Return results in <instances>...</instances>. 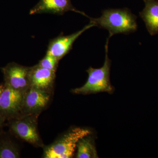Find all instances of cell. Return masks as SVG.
<instances>
[{"label": "cell", "mask_w": 158, "mask_h": 158, "mask_svg": "<svg viewBox=\"0 0 158 158\" xmlns=\"http://www.w3.org/2000/svg\"><path fill=\"white\" fill-rule=\"evenodd\" d=\"M90 19L95 26L108 30L110 38L115 34H128L138 29L137 17L127 8L105 9L100 17Z\"/></svg>", "instance_id": "obj_1"}, {"label": "cell", "mask_w": 158, "mask_h": 158, "mask_svg": "<svg viewBox=\"0 0 158 158\" xmlns=\"http://www.w3.org/2000/svg\"><path fill=\"white\" fill-rule=\"evenodd\" d=\"M108 37L106 45V57L103 65L101 68L94 69L90 67L87 70L88 74V80L81 88L73 89L72 91L77 94H89L106 92L112 93L113 88L110 81V69L111 61L108 57Z\"/></svg>", "instance_id": "obj_2"}, {"label": "cell", "mask_w": 158, "mask_h": 158, "mask_svg": "<svg viewBox=\"0 0 158 158\" xmlns=\"http://www.w3.org/2000/svg\"><path fill=\"white\" fill-rule=\"evenodd\" d=\"M90 134L89 130L81 128H75L71 130L60 139L46 148L44 153V157H72L79 140Z\"/></svg>", "instance_id": "obj_3"}, {"label": "cell", "mask_w": 158, "mask_h": 158, "mask_svg": "<svg viewBox=\"0 0 158 158\" xmlns=\"http://www.w3.org/2000/svg\"><path fill=\"white\" fill-rule=\"evenodd\" d=\"M30 68L11 63L2 69L5 85L24 93L30 87Z\"/></svg>", "instance_id": "obj_4"}, {"label": "cell", "mask_w": 158, "mask_h": 158, "mask_svg": "<svg viewBox=\"0 0 158 158\" xmlns=\"http://www.w3.org/2000/svg\"><path fill=\"white\" fill-rule=\"evenodd\" d=\"M94 24L90 22L83 29L67 36H59L50 41L47 53L55 57L59 61L69 52L72 48L75 40L83 33L88 29L94 27Z\"/></svg>", "instance_id": "obj_5"}, {"label": "cell", "mask_w": 158, "mask_h": 158, "mask_svg": "<svg viewBox=\"0 0 158 158\" xmlns=\"http://www.w3.org/2000/svg\"><path fill=\"white\" fill-rule=\"evenodd\" d=\"M72 11L88 17L84 12L79 11L73 6L71 0H40L30 11L31 15L41 13L63 15Z\"/></svg>", "instance_id": "obj_6"}, {"label": "cell", "mask_w": 158, "mask_h": 158, "mask_svg": "<svg viewBox=\"0 0 158 158\" xmlns=\"http://www.w3.org/2000/svg\"><path fill=\"white\" fill-rule=\"evenodd\" d=\"M5 86L0 98V110L6 114H14L23 107L24 93Z\"/></svg>", "instance_id": "obj_7"}, {"label": "cell", "mask_w": 158, "mask_h": 158, "mask_svg": "<svg viewBox=\"0 0 158 158\" xmlns=\"http://www.w3.org/2000/svg\"><path fill=\"white\" fill-rule=\"evenodd\" d=\"M29 77L30 87L47 91L52 86L56 74L55 72L37 65L30 68Z\"/></svg>", "instance_id": "obj_8"}, {"label": "cell", "mask_w": 158, "mask_h": 158, "mask_svg": "<svg viewBox=\"0 0 158 158\" xmlns=\"http://www.w3.org/2000/svg\"><path fill=\"white\" fill-rule=\"evenodd\" d=\"M24 95L23 106L30 112L45 107L49 101L50 95L45 90L30 87Z\"/></svg>", "instance_id": "obj_9"}, {"label": "cell", "mask_w": 158, "mask_h": 158, "mask_svg": "<svg viewBox=\"0 0 158 158\" xmlns=\"http://www.w3.org/2000/svg\"><path fill=\"white\" fill-rule=\"evenodd\" d=\"M144 7L139 13L151 36L158 34V1L144 0Z\"/></svg>", "instance_id": "obj_10"}, {"label": "cell", "mask_w": 158, "mask_h": 158, "mask_svg": "<svg viewBox=\"0 0 158 158\" xmlns=\"http://www.w3.org/2000/svg\"><path fill=\"white\" fill-rule=\"evenodd\" d=\"M11 129L19 137L29 143L35 144L39 142L40 138L37 128L31 120H16L12 123Z\"/></svg>", "instance_id": "obj_11"}, {"label": "cell", "mask_w": 158, "mask_h": 158, "mask_svg": "<svg viewBox=\"0 0 158 158\" xmlns=\"http://www.w3.org/2000/svg\"><path fill=\"white\" fill-rule=\"evenodd\" d=\"M89 135L81 138L77 142V158H98L94 140Z\"/></svg>", "instance_id": "obj_12"}, {"label": "cell", "mask_w": 158, "mask_h": 158, "mask_svg": "<svg viewBox=\"0 0 158 158\" xmlns=\"http://www.w3.org/2000/svg\"><path fill=\"white\" fill-rule=\"evenodd\" d=\"M20 157L16 146L11 141L0 142V158H17Z\"/></svg>", "instance_id": "obj_13"}, {"label": "cell", "mask_w": 158, "mask_h": 158, "mask_svg": "<svg viewBox=\"0 0 158 158\" xmlns=\"http://www.w3.org/2000/svg\"><path fill=\"white\" fill-rule=\"evenodd\" d=\"M59 60L50 54L47 53L45 56L40 61L38 65L42 68L56 72Z\"/></svg>", "instance_id": "obj_14"}, {"label": "cell", "mask_w": 158, "mask_h": 158, "mask_svg": "<svg viewBox=\"0 0 158 158\" xmlns=\"http://www.w3.org/2000/svg\"><path fill=\"white\" fill-rule=\"evenodd\" d=\"M5 86H3V85H0V98H1V95H2V93L4 88H5Z\"/></svg>", "instance_id": "obj_15"}, {"label": "cell", "mask_w": 158, "mask_h": 158, "mask_svg": "<svg viewBox=\"0 0 158 158\" xmlns=\"http://www.w3.org/2000/svg\"><path fill=\"white\" fill-rule=\"evenodd\" d=\"M143 1H144V0H143Z\"/></svg>", "instance_id": "obj_16"}, {"label": "cell", "mask_w": 158, "mask_h": 158, "mask_svg": "<svg viewBox=\"0 0 158 158\" xmlns=\"http://www.w3.org/2000/svg\"></svg>", "instance_id": "obj_17"}]
</instances>
